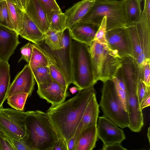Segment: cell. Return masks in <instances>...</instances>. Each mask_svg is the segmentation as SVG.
Instances as JSON below:
<instances>
[{
	"instance_id": "obj_1",
	"label": "cell",
	"mask_w": 150,
	"mask_h": 150,
	"mask_svg": "<svg viewBox=\"0 0 150 150\" xmlns=\"http://www.w3.org/2000/svg\"><path fill=\"white\" fill-rule=\"evenodd\" d=\"M96 94L93 86L79 91L74 97L46 111L54 131L67 148L68 141L74 135L87 105Z\"/></svg>"
},
{
	"instance_id": "obj_2",
	"label": "cell",
	"mask_w": 150,
	"mask_h": 150,
	"mask_svg": "<svg viewBox=\"0 0 150 150\" xmlns=\"http://www.w3.org/2000/svg\"><path fill=\"white\" fill-rule=\"evenodd\" d=\"M27 112L25 136L29 144L33 150H51L59 137L47 114L39 110Z\"/></svg>"
},
{
	"instance_id": "obj_3",
	"label": "cell",
	"mask_w": 150,
	"mask_h": 150,
	"mask_svg": "<svg viewBox=\"0 0 150 150\" xmlns=\"http://www.w3.org/2000/svg\"><path fill=\"white\" fill-rule=\"evenodd\" d=\"M104 17L107 18L106 31L127 26L121 0H95L90 10L79 22L100 25Z\"/></svg>"
},
{
	"instance_id": "obj_4",
	"label": "cell",
	"mask_w": 150,
	"mask_h": 150,
	"mask_svg": "<svg viewBox=\"0 0 150 150\" xmlns=\"http://www.w3.org/2000/svg\"><path fill=\"white\" fill-rule=\"evenodd\" d=\"M73 83L78 91L94 86L90 46L74 40L71 44Z\"/></svg>"
},
{
	"instance_id": "obj_5",
	"label": "cell",
	"mask_w": 150,
	"mask_h": 150,
	"mask_svg": "<svg viewBox=\"0 0 150 150\" xmlns=\"http://www.w3.org/2000/svg\"><path fill=\"white\" fill-rule=\"evenodd\" d=\"M103 83L100 103L103 116L121 128L128 127V112L124 108L112 79Z\"/></svg>"
},
{
	"instance_id": "obj_6",
	"label": "cell",
	"mask_w": 150,
	"mask_h": 150,
	"mask_svg": "<svg viewBox=\"0 0 150 150\" xmlns=\"http://www.w3.org/2000/svg\"><path fill=\"white\" fill-rule=\"evenodd\" d=\"M72 39L69 29L63 31V47L60 49L52 50L44 43L40 45L41 49L57 66L64 75L69 85L73 83L71 57V44Z\"/></svg>"
},
{
	"instance_id": "obj_7",
	"label": "cell",
	"mask_w": 150,
	"mask_h": 150,
	"mask_svg": "<svg viewBox=\"0 0 150 150\" xmlns=\"http://www.w3.org/2000/svg\"><path fill=\"white\" fill-rule=\"evenodd\" d=\"M27 112L14 109H0V131L11 140H18L26 134L25 119Z\"/></svg>"
},
{
	"instance_id": "obj_8",
	"label": "cell",
	"mask_w": 150,
	"mask_h": 150,
	"mask_svg": "<svg viewBox=\"0 0 150 150\" xmlns=\"http://www.w3.org/2000/svg\"><path fill=\"white\" fill-rule=\"evenodd\" d=\"M106 39L109 48L119 57H133L132 46L126 27L106 31Z\"/></svg>"
},
{
	"instance_id": "obj_9",
	"label": "cell",
	"mask_w": 150,
	"mask_h": 150,
	"mask_svg": "<svg viewBox=\"0 0 150 150\" xmlns=\"http://www.w3.org/2000/svg\"><path fill=\"white\" fill-rule=\"evenodd\" d=\"M98 118L97 137L103 145L120 144L125 139L123 131L110 120L104 116Z\"/></svg>"
},
{
	"instance_id": "obj_10",
	"label": "cell",
	"mask_w": 150,
	"mask_h": 150,
	"mask_svg": "<svg viewBox=\"0 0 150 150\" xmlns=\"http://www.w3.org/2000/svg\"><path fill=\"white\" fill-rule=\"evenodd\" d=\"M37 93L41 98L46 100L54 107L64 102L70 96L66 88L53 80L38 85Z\"/></svg>"
},
{
	"instance_id": "obj_11",
	"label": "cell",
	"mask_w": 150,
	"mask_h": 150,
	"mask_svg": "<svg viewBox=\"0 0 150 150\" xmlns=\"http://www.w3.org/2000/svg\"><path fill=\"white\" fill-rule=\"evenodd\" d=\"M35 81L31 69L28 64L16 76L10 84L7 93V98L18 93H24L30 96L34 88Z\"/></svg>"
},
{
	"instance_id": "obj_12",
	"label": "cell",
	"mask_w": 150,
	"mask_h": 150,
	"mask_svg": "<svg viewBox=\"0 0 150 150\" xmlns=\"http://www.w3.org/2000/svg\"><path fill=\"white\" fill-rule=\"evenodd\" d=\"M140 42L142 52L136 61L139 66L150 60V22L142 11L139 19L135 24Z\"/></svg>"
},
{
	"instance_id": "obj_13",
	"label": "cell",
	"mask_w": 150,
	"mask_h": 150,
	"mask_svg": "<svg viewBox=\"0 0 150 150\" xmlns=\"http://www.w3.org/2000/svg\"><path fill=\"white\" fill-rule=\"evenodd\" d=\"M18 35L14 30L0 25V60L8 62L20 43Z\"/></svg>"
},
{
	"instance_id": "obj_14",
	"label": "cell",
	"mask_w": 150,
	"mask_h": 150,
	"mask_svg": "<svg viewBox=\"0 0 150 150\" xmlns=\"http://www.w3.org/2000/svg\"><path fill=\"white\" fill-rule=\"evenodd\" d=\"M24 11L43 34L50 29L46 12L39 0H28Z\"/></svg>"
},
{
	"instance_id": "obj_15",
	"label": "cell",
	"mask_w": 150,
	"mask_h": 150,
	"mask_svg": "<svg viewBox=\"0 0 150 150\" xmlns=\"http://www.w3.org/2000/svg\"><path fill=\"white\" fill-rule=\"evenodd\" d=\"M100 26L79 22L69 29L70 34L73 40L90 46L94 40Z\"/></svg>"
},
{
	"instance_id": "obj_16",
	"label": "cell",
	"mask_w": 150,
	"mask_h": 150,
	"mask_svg": "<svg viewBox=\"0 0 150 150\" xmlns=\"http://www.w3.org/2000/svg\"><path fill=\"white\" fill-rule=\"evenodd\" d=\"M99 112V105L95 94L90 100L73 136L75 140L76 145L79 134L83 129L91 126L97 125Z\"/></svg>"
},
{
	"instance_id": "obj_17",
	"label": "cell",
	"mask_w": 150,
	"mask_h": 150,
	"mask_svg": "<svg viewBox=\"0 0 150 150\" xmlns=\"http://www.w3.org/2000/svg\"><path fill=\"white\" fill-rule=\"evenodd\" d=\"M95 0H82L66 10L64 13L66 18V28L70 29L79 22L93 5Z\"/></svg>"
},
{
	"instance_id": "obj_18",
	"label": "cell",
	"mask_w": 150,
	"mask_h": 150,
	"mask_svg": "<svg viewBox=\"0 0 150 150\" xmlns=\"http://www.w3.org/2000/svg\"><path fill=\"white\" fill-rule=\"evenodd\" d=\"M122 59L108 47L102 64L100 80L112 79L121 65Z\"/></svg>"
},
{
	"instance_id": "obj_19",
	"label": "cell",
	"mask_w": 150,
	"mask_h": 150,
	"mask_svg": "<svg viewBox=\"0 0 150 150\" xmlns=\"http://www.w3.org/2000/svg\"><path fill=\"white\" fill-rule=\"evenodd\" d=\"M18 33L22 38L34 44L40 45L43 43L44 34L25 11L22 25Z\"/></svg>"
},
{
	"instance_id": "obj_20",
	"label": "cell",
	"mask_w": 150,
	"mask_h": 150,
	"mask_svg": "<svg viewBox=\"0 0 150 150\" xmlns=\"http://www.w3.org/2000/svg\"><path fill=\"white\" fill-rule=\"evenodd\" d=\"M90 47L94 81L96 83L100 79L101 66L108 46L94 40Z\"/></svg>"
},
{
	"instance_id": "obj_21",
	"label": "cell",
	"mask_w": 150,
	"mask_h": 150,
	"mask_svg": "<svg viewBox=\"0 0 150 150\" xmlns=\"http://www.w3.org/2000/svg\"><path fill=\"white\" fill-rule=\"evenodd\" d=\"M97 138V125L86 127L79 134L75 150H93L96 146Z\"/></svg>"
},
{
	"instance_id": "obj_22",
	"label": "cell",
	"mask_w": 150,
	"mask_h": 150,
	"mask_svg": "<svg viewBox=\"0 0 150 150\" xmlns=\"http://www.w3.org/2000/svg\"><path fill=\"white\" fill-rule=\"evenodd\" d=\"M121 0L124 7L127 26L135 24L139 19L142 12L141 0Z\"/></svg>"
},
{
	"instance_id": "obj_23",
	"label": "cell",
	"mask_w": 150,
	"mask_h": 150,
	"mask_svg": "<svg viewBox=\"0 0 150 150\" xmlns=\"http://www.w3.org/2000/svg\"><path fill=\"white\" fill-rule=\"evenodd\" d=\"M10 81L9 65L8 62L0 60V109L7 99Z\"/></svg>"
},
{
	"instance_id": "obj_24",
	"label": "cell",
	"mask_w": 150,
	"mask_h": 150,
	"mask_svg": "<svg viewBox=\"0 0 150 150\" xmlns=\"http://www.w3.org/2000/svg\"><path fill=\"white\" fill-rule=\"evenodd\" d=\"M9 21L13 29L17 33L23 19L25 11L9 0H6Z\"/></svg>"
},
{
	"instance_id": "obj_25",
	"label": "cell",
	"mask_w": 150,
	"mask_h": 150,
	"mask_svg": "<svg viewBox=\"0 0 150 150\" xmlns=\"http://www.w3.org/2000/svg\"><path fill=\"white\" fill-rule=\"evenodd\" d=\"M49 59L40 46L33 44L32 54L28 65L31 70L37 67L49 66Z\"/></svg>"
},
{
	"instance_id": "obj_26",
	"label": "cell",
	"mask_w": 150,
	"mask_h": 150,
	"mask_svg": "<svg viewBox=\"0 0 150 150\" xmlns=\"http://www.w3.org/2000/svg\"><path fill=\"white\" fill-rule=\"evenodd\" d=\"M63 31H59L49 29L44 34V43L52 50L61 48L63 47Z\"/></svg>"
},
{
	"instance_id": "obj_27",
	"label": "cell",
	"mask_w": 150,
	"mask_h": 150,
	"mask_svg": "<svg viewBox=\"0 0 150 150\" xmlns=\"http://www.w3.org/2000/svg\"><path fill=\"white\" fill-rule=\"evenodd\" d=\"M66 16L61 9L52 10L50 14V29L59 31H63L66 27Z\"/></svg>"
},
{
	"instance_id": "obj_28",
	"label": "cell",
	"mask_w": 150,
	"mask_h": 150,
	"mask_svg": "<svg viewBox=\"0 0 150 150\" xmlns=\"http://www.w3.org/2000/svg\"><path fill=\"white\" fill-rule=\"evenodd\" d=\"M132 47L133 58L136 61L142 52L140 41L135 24L126 27Z\"/></svg>"
},
{
	"instance_id": "obj_29",
	"label": "cell",
	"mask_w": 150,
	"mask_h": 150,
	"mask_svg": "<svg viewBox=\"0 0 150 150\" xmlns=\"http://www.w3.org/2000/svg\"><path fill=\"white\" fill-rule=\"evenodd\" d=\"M28 97V94L27 93H16L7 98V103L13 108L17 110L23 111L25 105Z\"/></svg>"
},
{
	"instance_id": "obj_30",
	"label": "cell",
	"mask_w": 150,
	"mask_h": 150,
	"mask_svg": "<svg viewBox=\"0 0 150 150\" xmlns=\"http://www.w3.org/2000/svg\"><path fill=\"white\" fill-rule=\"evenodd\" d=\"M47 57L49 60V67L52 78L56 83L68 89L69 85L64 75L56 64Z\"/></svg>"
},
{
	"instance_id": "obj_31",
	"label": "cell",
	"mask_w": 150,
	"mask_h": 150,
	"mask_svg": "<svg viewBox=\"0 0 150 150\" xmlns=\"http://www.w3.org/2000/svg\"><path fill=\"white\" fill-rule=\"evenodd\" d=\"M31 70L37 85L53 80L50 74L49 66L40 67Z\"/></svg>"
},
{
	"instance_id": "obj_32",
	"label": "cell",
	"mask_w": 150,
	"mask_h": 150,
	"mask_svg": "<svg viewBox=\"0 0 150 150\" xmlns=\"http://www.w3.org/2000/svg\"><path fill=\"white\" fill-rule=\"evenodd\" d=\"M0 25L13 30L9 18L6 0L0 1Z\"/></svg>"
},
{
	"instance_id": "obj_33",
	"label": "cell",
	"mask_w": 150,
	"mask_h": 150,
	"mask_svg": "<svg viewBox=\"0 0 150 150\" xmlns=\"http://www.w3.org/2000/svg\"><path fill=\"white\" fill-rule=\"evenodd\" d=\"M106 17H104L103 18L98 29L96 33L94 40L108 45L106 39Z\"/></svg>"
},
{
	"instance_id": "obj_34",
	"label": "cell",
	"mask_w": 150,
	"mask_h": 150,
	"mask_svg": "<svg viewBox=\"0 0 150 150\" xmlns=\"http://www.w3.org/2000/svg\"><path fill=\"white\" fill-rule=\"evenodd\" d=\"M0 150H16L12 140L0 132Z\"/></svg>"
},
{
	"instance_id": "obj_35",
	"label": "cell",
	"mask_w": 150,
	"mask_h": 150,
	"mask_svg": "<svg viewBox=\"0 0 150 150\" xmlns=\"http://www.w3.org/2000/svg\"><path fill=\"white\" fill-rule=\"evenodd\" d=\"M33 48V44L29 41L20 48L21 57L18 62L24 60L29 63L31 58Z\"/></svg>"
},
{
	"instance_id": "obj_36",
	"label": "cell",
	"mask_w": 150,
	"mask_h": 150,
	"mask_svg": "<svg viewBox=\"0 0 150 150\" xmlns=\"http://www.w3.org/2000/svg\"><path fill=\"white\" fill-rule=\"evenodd\" d=\"M45 10L49 21L50 14L52 10L60 8L55 0H39Z\"/></svg>"
},
{
	"instance_id": "obj_37",
	"label": "cell",
	"mask_w": 150,
	"mask_h": 150,
	"mask_svg": "<svg viewBox=\"0 0 150 150\" xmlns=\"http://www.w3.org/2000/svg\"><path fill=\"white\" fill-rule=\"evenodd\" d=\"M149 93H150V86H146L143 81L139 79L137 93L139 105L146 95Z\"/></svg>"
},
{
	"instance_id": "obj_38",
	"label": "cell",
	"mask_w": 150,
	"mask_h": 150,
	"mask_svg": "<svg viewBox=\"0 0 150 150\" xmlns=\"http://www.w3.org/2000/svg\"><path fill=\"white\" fill-rule=\"evenodd\" d=\"M12 141L16 150H33L26 136L20 139Z\"/></svg>"
},
{
	"instance_id": "obj_39",
	"label": "cell",
	"mask_w": 150,
	"mask_h": 150,
	"mask_svg": "<svg viewBox=\"0 0 150 150\" xmlns=\"http://www.w3.org/2000/svg\"><path fill=\"white\" fill-rule=\"evenodd\" d=\"M143 81L146 86H150V61L144 62L143 64Z\"/></svg>"
},
{
	"instance_id": "obj_40",
	"label": "cell",
	"mask_w": 150,
	"mask_h": 150,
	"mask_svg": "<svg viewBox=\"0 0 150 150\" xmlns=\"http://www.w3.org/2000/svg\"><path fill=\"white\" fill-rule=\"evenodd\" d=\"M102 150H126L120 144H114L107 145H103Z\"/></svg>"
},
{
	"instance_id": "obj_41",
	"label": "cell",
	"mask_w": 150,
	"mask_h": 150,
	"mask_svg": "<svg viewBox=\"0 0 150 150\" xmlns=\"http://www.w3.org/2000/svg\"><path fill=\"white\" fill-rule=\"evenodd\" d=\"M51 150H67L63 141L59 137L55 142Z\"/></svg>"
},
{
	"instance_id": "obj_42",
	"label": "cell",
	"mask_w": 150,
	"mask_h": 150,
	"mask_svg": "<svg viewBox=\"0 0 150 150\" xmlns=\"http://www.w3.org/2000/svg\"><path fill=\"white\" fill-rule=\"evenodd\" d=\"M143 11L147 19L150 22V0H144V8Z\"/></svg>"
},
{
	"instance_id": "obj_43",
	"label": "cell",
	"mask_w": 150,
	"mask_h": 150,
	"mask_svg": "<svg viewBox=\"0 0 150 150\" xmlns=\"http://www.w3.org/2000/svg\"><path fill=\"white\" fill-rule=\"evenodd\" d=\"M150 105V93H147L141 103L140 106L142 110L144 108Z\"/></svg>"
},
{
	"instance_id": "obj_44",
	"label": "cell",
	"mask_w": 150,
	"mask_h": 150,
	"mask_svg": "<svg viewBox=\"0 0 150 150\" xmlns=\"http://www.w3.org/2000/svg\"><path fill=\"white\" fill-rule=\"evenodd\" d=\"M6 0H0V1ZM17 5L21 9L24 10L20 0H9Z\"/></svg>"
},
{
	"instance_id": "obj_45",
	"label": "cell",
	"mask_w": 150,
	"mask_h": 150,
	"mask_svg": "<svg viewBox=\"0 0 150 150\" xmlns=\"http://www.w3.org/2000/svg\"><path fill=\"white\" fill-rule=\"evenodd\" d=\"M28 1V0H20L22 5L24 11L25 10Z\"/></svg>"
},
{
	"instance_id": "obj_46",
	"label": "cell",
	"mask_w": 150,
	"mask_h": 150,
	"mask_svg": "<svg viewBox=\"0 0 150 150\" xmlns=\"http://www.w3.org/2000/svg\"><path fill=\"white\" fill-rule=\"evenodd\" d=\"M70 92L72 94H74L78 91L76 86H73L69 89Z\"/></svg>"
},
{
	"instance_id": "obj_47",
	"label": "cell",
	"mask_w": 150,
	"mask_h": 150,
	"mask_svg": "<svg viewBox=\"0 0 150 150\" xmlns=\"http://www.w3.org/2000/svg\"><path fill=\"white\" fill-rule=\"evenodd\" d=\"M150 127H149L148 129V132L147 134V137L149 142H150Z\"/></svg>"
},
{
	"instance_id": "obj_48",
	"label": "cell",
	"mask_w": 150,
	"mask_h": 150,
	"mask_svg": "<svg viewBox=\"0 0 150 150\" xmlns=\"http://www.w3.org/2000/svg\"></svg>"
}]
</instances>
